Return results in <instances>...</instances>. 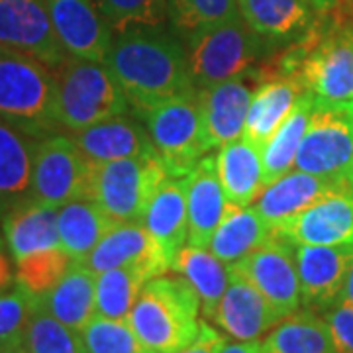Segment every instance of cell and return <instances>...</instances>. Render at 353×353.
I'll list each match as a JSON object with an SVG mask.
<instances>
[{"label":"cell","mask_w":353,"mask_h":353,"mask_svg":"<svg viewBox=\"0 0 353 353\" xmlns=\"http://www.w3.org/2000/svg\"><path fill=\"white\" fill-rule=\"evenodd\" d=\"M169 16L181 34L214 26L241 16L238 0H167Z\"/></svg>","instance_id":"38"},{"label":"cell","mask_w":353,"mask_h":353,"mask_svg":"<svg viewBox=\"0 0 353 353\" xmlns=\"http://www.w3.org/2000/svg\"><path fill=\"white\" fill-rule=\"evenodd\" d=\"M248 281L259 289V292L273 306L279 320L301 308V281L294 261V248L289 241L271 236L261 248L253 250L238 263H232Z\"/></svg>","instance_id":"11"},{"label":"cell","mask_w":353,"mask_h":353,"mask_svg":"<svg viewBox=\"0 0 353 353\" xmlns=\"http://www.w3.org/2000/svg\"><path fill=\"white\" fill-rule=\"evenodd\" d=\"M94 167L67 136L39 138L34 152L32 196L48 206L61 208L67 202L92 196Z\"/></svg>","instance_id":"9"},{"label":"cell","mask_w":353,"mask_h":353,"mask_svg":"<svg viewBox=\"0 0 353 353\" xmlns=\"http://www.w3.org/2000/svg\"><path fill=\"white\" fill-rule=\"evenodd\" d=\"M314 106V94L304 90L296 104L292 106L289 116L285 118V122L275 132V136L269 139L267 145L261 150L265 187L292 171Z\"/></svg>","instance_id":"32"},{"label":"cell","mask_w":353,"mask_h":353,"mask_svg":"<svg viewBox=\"0 0 353 353\" xmlns=\"http://www.w3.org/2000/svg\"><path fill=\"white\" fill-rule=\"evenodd\" d=\"M0 46L59 67L69 53L57 38L46 0H0Z\"/></svg>","instance_id":"12"},{"label":"cell","mask_w":353,"mask_h":353,"mask_svg":"<svg viewBox=\"0 0 353 353\" xmlns=\"http://www.w3.org/2000/svg\"><path fill=\"white\" fill-rule=\"evenodd\" d=\"M185 39L190 81L196 88L253 73L255 63L269 46L241 16L222 24L199 28L187 34Z\"/></svg>","instance_id":"4"},{"label":"cell","mask_w":353,"mask_h":353,"mask_svg":"<svg viewBox=\"0 0 353 353\" xmlns=\"http://www.w3.org/2000/svg\"><path fill=\"white\" fill-rule=\"evenodd\" d=\"M201 296L183 275H159L145 283L130 312V326L148 353H175L201 330Z\"/></svg>","instance_id":"2"},{"label":"cell","mask_w":353,"mask_h":353,"mask_svg":"<svg viewBox=\"0 0 353 353\" xmlns=\"http://www.w3.org/2000/svg\"><path fill=\"white\" fill-rule=\"evenodd\" d=\"M243 22L269 46L308 36L314 12L303 0H238Z\"/></svg>","instance_id":"25"},{"label":"cell","mask_w":353,"mask_h":353,"mask_svg":"<svg viewBox=\"0 0 353 353\" xmlns=\"http://www.w3.org/2000/svg\"><path fill=\"white\" fill-rule=\"evenodd\" d=\"M57 214L59 208L30 199L4 216L0 224L14 261L61 245Z\"/></svg>","instance_id":"26"},{"label":"cell","mask_w":353,"mask_h":353,"mask_svg":"<svg viewBox=\"0 0 353 353\" xmlns=\"http://www.w3.org/2000/svg\"><path fill=\"white\" fill-rule=\"evenodd\" d=\"M159 277L150 265H128L97 275V314L128 320L148 281Z\"/></svg>","instance_id":"34"},{"label":"cell","mask_w":353,"mask_h":353,"mask_svg":"<svg viewBox=\"0 0 353 353\" xmlns=\"http://www.w3.org/2000/svg\"><path fill=\"white\" fill-rule=\"evenodd\" d=\"M273 236L292 245L353 243V187L330 194L273 228Z\"/></svg>","instance_id":"16"},{"label":"cell","mask_w":353,"mask_h":353,"mask_svg":"<svg viewBox=\"0 0 353 353\" xmlns=\"http://www.w3.org/2000/svg\"><path fill=\"white\" fill-rule=\"evenodd\" d=\"M114 226L116 222L112 218L90 199L67 202L57 214L61 248L73 261H85Z\"/></svg>","instance_id":"30"},{"label":"cell","mask_w":353,"mask_h":353,"mask_svg":"<svg viewBox=\"0 0 353 353\" xmlns=\"http://www.w3.org/2000/svg\"><path fill=\"white\" fill-rule=\"evenodd\" d=\"M10 285H12V269H10V261L0 243V292L8 289Z\"/></svg>","instance_id":"44"},{"label":"cell","mask_w":353,"mask_h":353,"mask_svg":"<svg viewBox=\"0 0 353 353\" xmlns=\"http://www.w3.org/2000/svg\"><path fill=\"white\" fill-rule=\"evenodd\" d=\"M83 263L97 275L128 265H150L159 275L171 269V261L163 248L153 240L141 222L116 224Z\"/></svg>","instance_id":"19"},{"label":"cell","mask_w":353,"mask_h":353,"mask_svg":"<svg viewBox=\"0 0 353 353\" xmlns=\"http://www.w3.org/2000/svg\"><path fill=\"white\" fill-rule=\"evenodd\" d=\"M38 57L0 46V120L34 138L61 126L57 77Z\"/></svg>","instance_id":"3"},{"label":"cell","mask_w":353,"mask_h":353,"mask_svg":"<svg viewBox=\"0 0 353 353\" xmlns=\"http://www.w3.org/2000/svg\"><path fill=\"white\" fill-rule=\"evenodd\" d=\"M141 224L153 236L173 265L179 252L189 241L187 183L185 176H167L157 187Z\"/></svg>","instance_id":"23"},{"label":"cell","mask_w":353,"mask_h":353,"mask_svg":"<svg viewBox=\"0 0 353 353\" xmlns=\"http://www.w3.org/2000/svg\"><path fill=\"white\" fill-rule=\"evenodd\" d=\"M296 75L316 102L353 104V28H332L301 55Z\"/></svg>","instance_id":"10"},{"label":"cell","mask_w":353,"mask_h":353,"mask_svg":"<svg viewBox=\"0 0 353 353\" xmlns=\"http://www.w3.org/2000/svg\"><path fill=\"white\" fill-rule=\"evenodd\" d=\"M228 271V289L216 308L212 322L234 340H259L279 322L277 312L252 281L230 265Z\"/></svg>","instance_id":"17"},{"label":"cell","mask_w":353,"mask_h":353,"mask_svg":"<svg viewBox=\"0 0 353 353\" xmlns=\"http://www.w3.org/2000/svg\"><path fill=\"white\" fill-rule=\"evenodd\" d=\"M16 263V283L20 289L30 292L36 299H43L67 273L73 259L63 248H51L43 252L32 253Z\"/></svg>","instance_id":"36"},{"label":"cell","mask_w":353,"mask_h":353,"mask_svg":"<svg viewBox=\"0 0 353 353\" xmlns=\"http://www.w3.org/2000/svg\"><path fill=\"white\" fill-rule=\"evenodd\" d=\"M104 63L122 85L130 104L143 114L196 88L183 43L161 26H138L116 34Z\"/></svg>","instance_id":"1"},{"label":"cell","mask_w":353,"mask_h":353,"mask_svg":"<svg viewBox=\"0 0 353 353\" xmlns=\"http://www.w3.org/2000/svg\"><path fill=\"white\" fill-rule=\"evenodd\" d=\"M114 34L138 26H161L169 16L167 0H94Z\"/></svg>","instance_id":"39"},{"label":"cell","mask_w":353,"mask_h":353,"mask_svg":"<svg viewBox=\"0 0 353 353\" xmlns=\"http://www.w3.org/2000/svg\"><path fill=\"white\" fill-rule=\"evenodd\" d=\"M51 24L71 57L104 63L112 30L94 0H46Z\"/></svg>","instance_id":"13"},{"label":"cell","mask_w":353,"mask_h":353,"mask_svg":"<svg viewBox=\"0 0 353 353\" xmlns=\"http://www.w3.org/2000/svg\"><path fill=\"white\" fill-rule=\"evenodd\" d=\"M39 303L65 326L83 332L97 316V273L83 261H73L61 281Z\"/></svg>","instance_id":"28"},{"label":"cell","mask_w":353,"mask_h":353,"mask_svg":"<svg viewBox=\"0 0 353 353\" xmlns=\"http://www.w3.org/2000/svg\"><path fill=\"white\" fill-rule=\"evenodd\" d=\"M255 73L228 79L212 87L199 88L202 116V136L206 152L222 148L232 139L241 138L255 87Z\"/></svg>","instance_id":"14"},{"label":"cell","mask_w":353,"mask_h":353,"mask_svg":"<svg viewBox=\"0 0 353 353\" xmlns=\"http://www.w3.org/2000/svg\"><path fill=\"white\" fill-rule=\"evenodd\" d=\"M303 2H306L314 12L326 14L330 12V10H334V8L338 6L340 0H303Z\"/></svg>","instance_id":"45"},{"label":"cell","mask_w":353,"mask_h":353,"mask_svg":"<svg viewBox=\"0 0 353 353\" xmlns=\"http://www.w3.org/2000/svg\"><path fill=\"white\" fill-rule=\"evenodd\" d=\"M38 301L20 287L10 292H0V350L24 341L28 322Z\"/></svg>","instance_id":"40"},{"label":"cell","mask_w":353,"mask_h":353,"mask_svg":"<svg viewBox=\"0 0 353 353\" xmlns=\"http://www.w3.org/2000/svg\"><path fill=\"white\" fill-rule=\"evenodd\" d=\"M216 169L228 204L250 206L265 189L261 152L248 139H232L216 155Z\"/></svg>","instance_id":"27"},{"label":"cell","mask_w":353,"mask_h":353,"mask_svg":"<svg viewBox=\"0 0 353 353\" xmlns=\"http://www.w3.org/2000/svg\"><path fill=\"white\" fill-rule=\"evenodd\" d=\"M304 90L306 88L296 73L273 77L259 83L253 92L241 138L248 139L261 152L285 122Z\"/></svg>","instance_id":"22"},{"label":"cell","mask_w":353,"mask_h":353,"mask_svg":"<svg viewBox=\"0 0 353 353\" xmlns=\"http://www.w3.org/2000/svg\"><path fill=\"white\" fill-rule=\"evenodd\" d=\"M71 139L85 153V157L97 165L157 155L150 134L124 116H116L81 132H73Z\"/></svg>","instance_id":"21"},{"label":"cell","mask_w":353,"mask_h":353,"mask_svg":"<svg viewBox=\"0 0 353 353\" xmlns=\"http://www.w3.org/2000/svg\"><path fill=\"white\" fill-rule=\"evenodd\" d=\"M171 271H175L176 275H183L194 287L201 296L202 316L206 320H212L216 308L228 289V281H230L228 265L222 259H218L208 248H194L187 243L175 257Z\"/></svg>","instance_id":"31"},{"label":"cell","mask_w":353,"mask_h":353,"mask_svg":"<svg viewBox=\"0 0 353 353\" xmlns=\"http://www.w3.org/2000/svg\"><path fill=\"white\" fill-rule=\"evenodd\" d=\"M187 212H189V245L208 248L214 232L224 220L228 201L218 179L216 157H202L185 176Z\"/></svg>","instance_id":"20"},{"label":"cell","mask_w":353,"mask_h":353,"mask_svg":"<svg viewBox=\"0 0 353 353\" xmlns=\"http://www.w3.org/2000/svg\"><path fill=\"white\" fill-rule=\"evenodd\" d=\"M265 353H336L326 320L303 308L279 320L261 341Z\"/></svg>","instance_id":"33"},{"label":"cell","mask_w":353,"mask_h":353,"mask_svg":"<svg viewBox=\"0 0 353 353\" xmlns=\"http://www.w3.org/2000/svg\"><path fill=\"white\" fill-rule=\"evenodd\" d=\"M326 326L336 353H353V304L338 301L324 310Z\"/></svg>","instance_id":"41"},{"label":"cell","mask_w":353,"mask_h":353,"mask_svg":"<svg viewBox=\"0 0 353 353\" xmlns=\"http://www.w3.org/2000/svg\"><path fill=\"white\" fill-rule=\"evenodd\" d=\"M148 134L169 176H187L206 153L199 88L145 112Z\"/></svg>","instance_id":"6"},{"label":"cell","mask_w":353,"mask_h":353,"mask_svg":"<svg viewBox=\"0 0 353 353\" xmlns=\"http://www.w3.org/2000/svg\"><path fill=\"white\" fill-rule=\"evenodd\" d=\"M167 176L159 155L101 163L94 167L90 201L116 224L141 222L155 190Z\"/></svg>","instance_id":"7"},{"label":"cell","mask_w":353,"mask_h":353,"mask_svg":"<svg viewBox=\"0 0 353 353\" xmlns=\"http://www.w3.org/2000/svg\"><path fill=\"white\" fill-rule=\"evenodd\" d=\"M38 138L0 120V222L32 196V169Z\"/></svg>","instance_id":"24"},{"label":"cell","mask_w":353,"mask_h":353,"mask_svg":"<svg viewBox=\"0 0 353 353\" xmlns=\"http://www.w3.org/2000/svg\"><path fill=\"white\" fill-rule=\"evenodd\" d=\"M55 77L59 120L67 130L81 132L126 114L130 101L106 63L69 55L55 67Z\"/></svg>","instance_id":"5"},{"label":"cell","mask_w":353,"mask_h":353,"mask_svg":"<svg viewBox=\"0 0 353 353\" xmlns=\"http://www.w3.org/2000/svg\"><path fill=\"white\" fill-rule=\"evenodd\" d=\"M294 169L353 183V104L316 102Z\"/></svg>","instance_id":"8"},{"label":"cell","mask_w":353,"mask_h":353,"mask_svg":"<svg viewBox=\"0 0 353 353\" xmlns=\"http://www.w3.org/2000/svg\"><path fill=\"white\" fill-rule=\"evenodd\" d=\"M273 236V230L255 210V206H228L226 216L214 232L208 250L226 265L238 263L253 250L261 248Z\"/></svg>","instance_id":"29"},{"label":"cell","mask_w":353,"mask_h":353,"mask_svg":"<svg viewBox=\"0 0 353 353\" xmlns=\"http://www.w3.org/2000/svg\"><path fill=\"white\" fill-rule=\"evenodd\" d=\"M222 353H265L263 345L259 340L253 341H236V343H226Z\"/></svg>","instance_id":"43"},{"label":"cell","mask_w":353,"mask_h":353,"mask_svg":"<svg viewBox=\"0 0 353 353\" xmlns=\"http://www.w3.org/2000/svg\"><path fill=\"white\" fill-rule=\"evenodd\" d=\"M340 301H345V303L353 304V263H352V269H350V275H347V279H345L343 290H341Z\"/></svg>","instance_id":"46"},{"label":"cell","mask_w":353,"mask_h":353,"mask_svg":"<svg viewBox=\"0 0 353 353\" xmlns=\"http://www.w3.org/2000/svg\"><path fill=\"white\" fill-rule=\"evenodd\" d=\"M0 353H28L24 347V341L22 343H16V345H10L6 350H0Z\"/></svg>","instance_id":"47"},{"label":"cell","mask_w":353,"mask_h":353,"mask_svg":"<svg viewBox=\"0 0 353 353\" xmlns=\"http://www.w3.org/2000/svg\"><path fill=\"white\" fill-rule=\"evenodd\" d=\"M87 353H148L128 320L94 316L81 332Z\"/></svg>","instance_id":"37"},{"label":"cell","mask_w":353,"mask_h":353,"mask_svg":"<svg viewBox=\"0 0 353 353\" xmlns=\"http://www.w3.org/2000/svg\"><path fill=\"white\" fill-rule=\"evenodd\" d=\"M352 187L353 183L350 181H334L296 169L267 185L253 206L273 230L304 212L318 201Z\"/></svg>","instance_id":"18"},{"label":"cell","mask_w":353,"mask_h":353,"mask_svg":"<svg viewBox=\"0 0 353 353\" xmlns=\"http://www.w3.org/2000/svg\"><path fill=\"white\" fill-rule=\"evenodd\" d=\"M306 308L328 310L340 301L353 263V243L343 245H292Z\"/></svg>","instance_id":"15"},{"label":"cell","mask_w":353,"mask_h":353,"mask_svg":"<svg viewBox=\"0 0 353 353\" xmlns=\"http://www.w3.org/2000/svg\"><path fill=\"white\" fill-rule=\"evenodd\" d=\"M24 347L28 353H87L81 332L65 326L39 301L26 328Z\"/></svg>","instance_id":"35"},{"label":"cell","mask_w":353,"mask_h":353,"mask_svg":"<svg viewBox=\"0 0 353 353\" xmlns=\"http://www.w3.org/2000/svg\"><path fill=\"white\" fill-rule=\"evenodd\" d=\"M226 343V338L214 326H210L206 320H202L199 336L190 341L189 345H185L183 350H179L175 353H222Z\"/></svg>","instance_id":"42"}]
</instances>
